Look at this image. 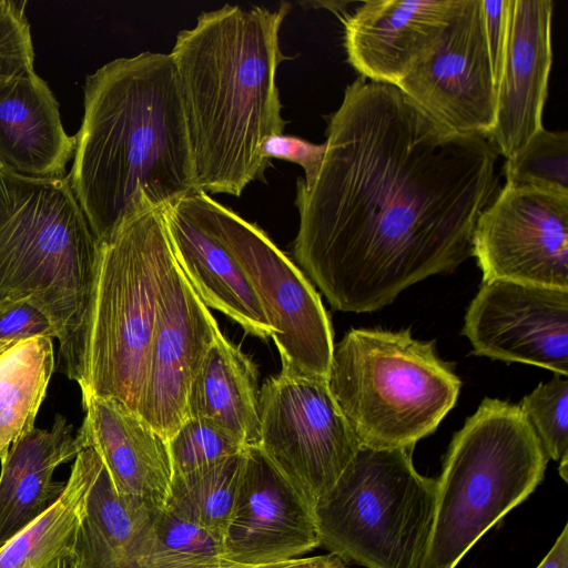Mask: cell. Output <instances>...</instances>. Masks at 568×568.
I'll return each instance as SVG.
<instances>
[{
	"mask_svg": "<svg viewBox=\"0 0 568 568\" xmlns=\"http://www.w3.org/2000/svg\"><path fill=\"white\" fill-rule=\"evenodd\" d=\"M313 183L296 181L293 252L334 310L366 313L473 256L499 187L488 139L437 122L395 85L358 77L328 116Z\"/></svg>",
	"mask_w": 568,
	"mask_h": 568,
	"instance_id": "obj_1",
	"label": "cell"
},
{
	"mask_svg": "<svg viewBox=\"0 0 568 568\" xmlns=\"http://www.w3.org/2000/svg\"><path fill=\"white\" fill-rule=\"evenodd\" d=\"M71 189L97 239L199 190L170 53L112 60L87 77Z\"/></svg>",
	"mask_w": 568,
	"mask_h": 568,
	"instance_id": "obj_2",
	"label": "cell"
},
{
	"mask_svg": "<svg viewBox=\"0 0 568 568\" xmlns=\"http://www.w3.org/2000/svg\"><path fill=\"white\" fill-rule=\"evenodd\" d=\"M290 8L224 4L202 12L193 28L176 36L170 55L200 191L240 196L271 165L261 149L286 124L276 74L288 59L280 29Z\"/></svg>",
	"mask_w": 568,
	"mask_h": 568,
	"instance_id": "obj_3",
	"label": "cell"
},
{
	"mask_svg": "<svg viewBox=\"0 0 568 568\" xmlns=\"http://www.w3.org/2000/svg\"><path fill=\"white\" fill-rule=\"evenodd\" d=\"M100 258V241L63 178L0 168V301L29 298L52 322L58 368L79 385Z\"/></svg>",
	"mask_w": 568,
	"mask_h": 568,
	"instance_id": "obj_4",
	"label": "cell"
},
{
	"mask_svg": "<svg viewBox=\"0 0 568 568\" xmlns=\"http://www.w3.org/2000/svg\"><path fill=\"white\" fill-rule=\"evenodd\" d=\"M547 462L520 407L485 398L455 433L436 478L434 520L419 568H455L537 488Z\"/></svg>",
	"mask_w": 568,
	"mask_h": 568,
	"instance_id": "obj_5",
	"label": "cell"
},
{
	"mask_svg": "<svg viewBox=\"0 0 568 568\" xmlns=\"http://www.w3.org/2000/svg\"><path fill=\"white\" fill-rule=\"evenodd\" d=\"M328 388L363 446L414 448L455 406L462 382L409 329L353 328L334 345Z\"/></svg>",
	"mask_w": 568,
	"mask_h": 568,
	"instance_id": "obj_6",
	"label": "cell"
},
{
	"mask_svg": "<svg viewBox=\"0 0 568 568\" xmlns=\"http://www.w3.org/2000/svg\"><path fill=\"white\" fill-rule=\"evenodd\" d=\"M163 207L148 209L100 242L82 397L138 414L163 280L173 261Z\"/></svg>",
	"mask_w": 568,
	"mask_h": 568,
	"instance_id": "obj_7",
	"label": "cell"
},
{
	"mask_svg": "<svg viewBox=\"0 0 568 568\" xmlns=\"http://www.w3.org/2000/svg\"><path fill=\"white\" fill-rule=\"evenodd\" d=\"M413 448L361 445L315 504L320 546L365 568H419L428 545L437 479L414 467Z\"/></svg>",
	"mask_w": 568,
	"mask_h": 568,
	"instance_id": "obj_8",
	"label": "cell"
},
{
	"mask_svg": "<svg viewBox=\"0 0 568 568\" xmlns=\"http://www.w3.org/2000/svg\"><path fill=\"white\" fill-rule=\"evenodd\" d=\"M204 226L229 250L274 329L283 373L327 379L334 341L318 293L256 224L197 191L186 195Z\"/></svg>",
	"mask_w": 568,
	"mask_h": 568,
	"instance_id": "obj_9",
	"label": "cell"
},
{
	"mask_svg": "<svg viewBox=\"0 0 568 568\" xmlns=\"http://www.w3.org/2000/svg\"><path fill=\"white\" fill-rule=\"evenodd\" d=\"M258 448L315 507L361 443L321 377L281 372L260 389Z\"/></svg>",
	"mask_w": 568,
	"mask_h": 568,
	"instance_id": "obj_10",
	"label": "cell"
},
{
	"mask_svg": "<svg viewBox=\"0 0 568 568\" xmlns=\"http://www.w3.org/2000/svg\"><path fill=\"white\" fill-rule=\"evenodd\" d=\"M473 256L483 281L568 290V192L506 182L478 216Z\"/></svg>",
	"mask_w": 568,
	"mask_h": 568,
	"instance_id": "obj_11",
	"label": "cell"
},
{
	"mask_svg": "<svg viewBox=\"0 0 568 568\" xmlns=\"http://www.w3.org/2000/svg\"><path fill=\"white\" fill-rule=\"evenodd\" d=\"M396 87L452 131L489 136L498 83L481 0H464L436 45Z\"/></svg>",
	"mask_w": 568,
	"mask_h": 568,
	"instance_id": "obj_12",
	"label": "cell"
},
{
	"mask_svg": "<svg viewBox=\"0 0 568 568\" xmlns=\"http://www.w3.org/2000/svg\"><path fill=\"white\" fill-rule=\"evenodd\" d=\"M220 334L209 307L173 258L158 300L138 407V414L166 440L186 419L190 386Z\"/></svg>",
	"mask_w": 568,
	"mask_h": 568,
	"instance_id": "obj_13",
	"label": "cell"
},
{
	"mask_svg": "<svg viewBox=\"0 0 568 568\" xmlns=\"http://www.w3.org/2000/svg\"><path fill=\"white\" fill-rule=\"evenodd\" d=\"M473 353L568 375V290L483 281L465 316Z\"/></svg>",
	"mask_w": 568,
	"mask_h": 568,
	"instance_id": "obj_14",
	"label": "cell"
},
{
	"mask_svg": "<svg viewBox=\"0 0 568 568\" xmlns=\"http://www.w3.org/2000/svg\"><path fill=\"white\" fill-rule=\"evenodd\" d=\"M320 547L314 507L258 447H247L224 532L225 558L263 566L302 558Z\"/></svg>",
	"mask_w": 568,
	"mask_h": 568,
	"instance_id": "obj_15",
	"label": "cell"
},
{
	"mask_svg": "<svg viewBox=\"0 0 568 568\" xmlns=\"http://www.w3.org/2000/svg\"><path fill=\"white\" fill-rule=\"evenodd\" d=\"M550 0H509L507 47L497 89L495 125L487 138L505 161L542 126L552 64Z\"/></svg>",
	"mask_w": 568,
	"mask_h": 568,
	"instance_id": "obj_16",
	"label": "cell"
},
{
	"mask_svg": "<svg viewBox=\"0 0 568 568\" xmlns=\"http://www.w3.org/2000/svg\"><path fill=\"white\" fill-rule=\"evenodd\" d=\"M464 0L365 1L344 20L347 60L361 77L397 85L436 45Z\"/></svg>",
	"mask_w": 568,
	"mask_h": 568,
	"instance_id": "obj_17",
	"label": "cell"
},
{
	"mask_svg": "<svg viewBox=\"0 0 568 568\" xmlns=\"http://www.w3.org/2000/svg\"><path fill=\"white\" fill-rule=\"evenodd\" d=\"M82 406L85 416L77 436L99 454L115 489L162 509L173 477L168 440L113 398L85 396Z\"/></svg>",
	"mask_w": 568,
	"mask_h": 568,
	"instance_id": "obj_18",
	"label": "cell"
},
{
	"mask_svg": "<svg viewBox=\"0 0 568 568\" xmlns=\"http://www.w3.org/2000/svg\"><path fill=\"white\" fill-rule=\"evenodd\" d=\"M164 221L176 263L202 302L261 338L274 329L241 266L200 221L187 197L163 206Z\"/></svg>",
	"mask_w": 568,
	"mask_h": 568,
	"instance_id": "obj_19",
	"label": "cell"
},
{
	"mask_svg": "<svg viewBox=\"0 0 568 568\" xmlns=\"http://www.w3.org/2000/svg\"><path fill=\"white\" fill-rule=\"evenodd\" d=\"M75 136L62 124L59 103L36 71L0 82V168L29 178H63Z\"/></svg>",
	"mask_w": 568,
	"mask_h": 568,
	"instance_id": "obj_20",
	"label": "cell"
},
{
	"mask_svg": "<svg viewBox=\"0 0 568 568\" xmlns=\"http://www.w3.org/2000/svg\"><path fill=\"white\" fill-rule=\"evenodd\" d=\"M83 448L72 425L60 414L50 429L34 427L11 445L1 462L0 547L60 497L65 483L55 481L54 471Z\"/></svg>",
	"mask_w": 568,
	"mask_h": 568,
	"instance_id": "obj_21",
	"label": "cell"
},
{
	"mask_svg": "<svg viewBox=\"0 0 568 568\" xmlns=\"http://www.w3.org/2000/svg\"><path fill=\"white\" fill-rule=\"evenodd\" d=\"M186 418L223 428L245 447L260 443V388L254 363L220 334L195 375L186 398Z\"/></svg>",
	"mask_w": 568,
	"mask_h": 568,
	"instance_id": "obj_22",
	"label": "cell"
},
{
	"mask_svg": "<svg viewBox=\"0 0 568 568\" xmlns=\"http://www.w3.org/2000/svg\"><path fill=\"white\" fill-rule=\"evenodd\" d=\"M158 510L120 494L102 462L88 495L75 545L82 568H143Z\"/></svg>",
	"mask_w": 568,
	"mask_h": 568,
	"instance_id": "obj_23",
	"label": "cell"
},
{
	"mask_svg": "<svg viewBox=\"0 0 568 568\" xmlns=\"http://www.w3.org/2000/svg\"><path fill=\"white\" fill-rule=\"evenodd\" d=\"M102 465L92 447L74 458L60 497L32 524L0 547V568H45L75 548L89 491Z\"/></svg>",
	"mask_w": 568,
	"mask_h": 568,
	"instance_id": "obj_24",
	"label": "cell"
},
{
	"mask_svg": "<svg viewBox=\"0 0 568 568\" xmlns=\"http://www.w3.org/2000/svg\"><path fill=\"white\" fill-rule=\"evenodd\" d=\"M54 364L49 337L23 339L0 352V462L34 428Z\"/></svg>",
	"mask_w": 568,
	"mask_h": 568,
	"instance_id": "obj_25",
	"label": "cell"
},
{
	"mask_svg": "<svg viewBox=\"0 0 568 568\" xmlns=\"http://www.w3.org/2000/svg\"><path fill=\"white\" fill-rule=\"evenodd\" d=\"M245 450L174 475L164 507L224 538L244 467Z\"/></svg>",
	"mask_w": 568,
	"mask_h": 568,
	"instance_id": "obj_26",
	"label": "cell"
},
{
	"mask_svg": "<svg viewBox=\"0 0 568 568\" xmlns=\"http://www.w3.org/2000/svg\"><path fill=\"white\" fill-rule=\"evenodd\" d=\"M224 538L163 507L154 516L143 568H235Z\"/></svg>",
	"mask_w": 568,
	"mask_h": 568,
	"instance_id": "obj_27",
	"label": "cell"
},
{
	"mask_svg": "<svg viewBox=\"0 0 568 568\" xmlns=\"http://www.w3.org/2000/svg\"><path fill=\"white\" fill-rule=\"evenodd\" d=\"M503 171L507 183L568 192V133L544 128Z\"/></svg>",
	"mask_w": 568,
	"mask_h": 568,
	"instance_id": "obj_28",
	"label": "cell"
},
{
	"mask_svg": "<svg viewBox=\"0 0 568 568\" xmlns=\"http://www.w3.org/2000/svg\"><path fill=\"white\" fill-rule=\"evenodd\" d=\"M555 374L548 383H540L519 403V407L548 459H568V379Z\"/></svg>",
	"mask_w": 568,
	"mask_h": 568,
	"instance_id": "obj_29",
	"label": "cell"
},
{
	"mask_svg": "<svg viewBox=\"0 0 568 568\" xmlns=\"http://www.w3.org/2000/svg\"><path fill=\"white\" fill-rule=\"evenodd\" d=\"M168 444L173 476L214 464L247 448L223 428L202 418H186Z\"/></svg>",
	"mask_w": 568,
	"mask_h": 568,
	"instance_id": "obj_30",
	"label": "cell"
},
{
	"mask_svg": "<svg viewBox=\"0 0 568 568\" xmlns=\"http://www.w3.org/2000/svg\"><path fill=\"white\" fill-rule=\"evenodd\" d=\"M26 2L0 0V82L34 71Z\"/></svg>",
	"mask_w": 568,
	"mask_h": 568,
	"instance_id": "obj_31",
	"label": "cell"
},
{
	"mask_svg": "<svg viewBox=\"0 0 568 568\" xmlns=\"http://www.w3.org/2000/svg\"><path fill=\"white\" fill-rule=\"evenodd\" d=\"M32 337L57 338L50 318L29 298L0 301V352Z\"/></svg>",
	"mask_w": 568,
	"mask_h": 568,
	"instance_id": "obj_32",
	"label": "cell"
},
{
	"mask_svg": "<svg viewBox=\"0 0 568 568\" xmlns=\"http://www.w3.org/2000/svg\"><path fill=\"white\" fill-rule=\"evenodd\" d=\"M326 145L315 144L304 139L274 134L262 144V156L268 161L280 159L298 164L304 170V176L300 178L304 185L308 186L317 176L322 166Z\"/></svg>",
	"mask_w": 568,
	"mask_h": 568,
	"instance_id": "obj_33",
	"label": "cell"
},
{
	"mask_svg": "<svg viewBox=\"0 0 568 568\" xmlns=\"http://www.w3.org/2000/svg\"><path fill=\"white\" fill-rule=\"evenodd\" d=\"M481 4L491 62L499 83L508 39L509 0H481Z\"/></svg>",
	"mask_w": 568,
	"mask_h": 568,
	"instance_id": "obj_34",
	"label": "cell"
},
{
	"mask_svg": "<svg viewBox=\"0 0 568 568\" xmlns=\"http://www.w3.org/2000/svg\"><path fill=\"white\" fill-rule=\"evenodd\" d=\"M235 568H347V564L332 554L302 557L285 562L263 566H237Z\"/></svg>",
	"mask_w": 568,
	"mask_h": 568,
	"instance_id": "obj_35",
	"label": "cell"
},
{
	"mask_svg": "<svg viewBox=\"0 0 568 568\" xmlns=\"http://www.w3.org/2000/svg\"><path fill=\"white\" fill-rule=\"evenodd\" d=\"M537 568H568V526L565 525L549 552Z\"/></svg>",
	"mask_w": 568,
	"mask_h": 568,
	"instance_id": "obj_36",
	"label": "cell"
},
{
	"mask_svg": "<svg viewBox=\"0 0 568 568\" xmlns=\"http://www.w3.org/2000/svg\"><path fill=\"white\" fill-rule=\"evenodd\" d=\"M45 568H82V564L74 548L53 559Z\"/></svg>",
	"mask_w": 568,
	"mask_h": 568,
	"instance_id": "obj_37",
	"label": "cell"
}]
</instances>
